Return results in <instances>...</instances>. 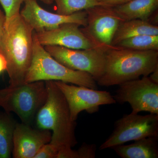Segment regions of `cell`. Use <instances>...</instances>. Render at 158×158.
<instances>
[{
    "instance_id": "cell-1",
    "label": "cell",
    "mask_w": 158,
    "mask_h": 158,
    "mask_svg": "<svg viewBox=\"0 0 158 158\" xmlns=\"http://www.w3.org/2000/svg\"><path fill=\"white\" fill-rule=\"evenodd\" d=\"M45 83L47 98L35 118L37 128L52 132L50 142L58 148L60 158L77 144L76 121L72 119L68 103L55 81Z\"/></svg>"
},
{
    "instance_id": "cell-2",
    "label": "cell",
    "mask_w": 158,
    "mask_h": 158,
    "mask_svg": "<svg viewBox=\"0 0 158 158\" xmlns=\"http://www.w3.org/2000/svg\"><path fill=\"white\" fill-rule=\"evenodd\" d=\"M34 33L20 14L6 21L1 53L7 61L10 87L25 83L33 57Z\"/></svg>"
},
{
    "instance_id": "cell-3",
    "label": "cell",
    "mask_w": 158,
    "mask_h": 158,
    "mask_svg": "<svg viewBox=\"0 0 158 158\" xmlns=\"http://www.w3.org/2000/svg\"><path fill=\"white\" fill-rule=\"evenodd\" d=\"M158 66V51H138L115 46L106 52L103 74L96 81L102 87L147 77Z\"/></svg>"
},
{
    "instance_id": "cell-4",
    "label": "cell",
    "mask_w": 158,
    "mask_h": 158,
    "mask_svg": "<svg viewBox=\"0 0 158 158\" xmlns=\"http://www.w3.org/2000/svg\"><path fill=\"white\" fill-rule=\"evenodd\" d=\"M33 39V57L25 83L59 81L98 90L96 81L90 74L70 69L53 58L37 41L34 31Z\"/></svg>"
},
{
    "instance_id": "cell-5",
    "label": "cell",
    "mask_w": 158,
    "mask_h": 158,
    "mask_svg": "<svg viewBox=\"0 0 158 158\" xmlns=\"http://www.w3.org/2000/svg\"><path fill=\"white\" fill-rule=\"evenodd\" d=\"M47 98L44 81L24 83L0 89V107L16 114L22 123L31 124Z\"/></svg>"
},
{
    "instance_id": "cell-6",
    "label": "cell",
    "mask_w": 158,
    "mask_h": 158,
    "mask_svg": "<svg viewBox=\"0 0 158 158\" xmlns=\"http://www.w3.org/2000/svg\"><path fill=\"white\" fill-rule=\"evenodd\" d=\"M87 23L81 28L85 36L96 48L105 52L115 46L112 45L116 30L124 21L113 7L98 6L85 10Z\"/></svg>"
},
{
    "instance_id": "cell-7",
    "label": "cell",
    "mask_w": 158,
    "mask_h": 158,
    "mask_svg": "<svg viewBox=\"0 0 158 158\" xmlns=\"http://www.w3.org/2000/svg\"><path fill=\"white\" fill-rule=\"evenodd\" d=\"M147 137H158V114L142 116L131 113L115 122L113 132L101 145L99 150Z\"/></svg>"
},
{
    "instance_id": "cell-8",
    "label": "cell",
    "mask_w": 158,
    "mask_h": 158,
    "mask_svg": "<svg viewBox=\"0 0 158 158\" xmlns=\"http://www.w3.org/2000/svg\"><path fill=\"white\" fill-rule=\"evenodd\" d=\"M53 58L66 67L90 74L97 81L104 72L106 52L100 49H76L56 45L44 46Z\"/></svg>"
},
{
    "instance_id": "cell-9",
    "label": "cell",
    "mask_w": 158,
    "mask_h": 158,
    "mask_svg": "<svg viewBox=\"0 0 158 158\" xmlns=\"http://www.w3.org/2000/svg\"><path fill=\"white\" fill-rule=\"evenodd\" d=\"M113 98L116 102H128L131 113L158 114V84L148 76L122 83Z\"/></svg>"
},
{
    "instance_id": "cell-10",
    "label": "cell",
    "mask_w": 158,
    "mask_h": 158,
    "mask_svg": "<svg viewBox=\"0 0 158 158\" xmlns=\"http://www.w3.org/2000/svg\"><path fill=\"white\" fill-rule=\"evenodd\" d=\"M55 82L66 99L73 121H76L79 113L82 111L92 114L98 111L100 106L116 103L113 96L108 91L69 85L59 81Z\"/></svg>"
},
{
    "instance_id": "cell-11",
    "label": "cell",
    "mask_w": 158,
    "mask_h": 158,
    "mask_svg": "<svg viewBox=\"0 0 158 158\" xmlns=\"http://www.w3.org/2000/svg\"><path fill=\"white\" fill-rule=\"evenodd\" d=\"M20 14L35 32L49 31L66 23H73L85 27L87 15L85 10L65 15L46 11L39 6L37 0H26Z\"/></svg>"
},
{
    "instance_id": "cell-12",
    "label": "cell",
    "mask_w": 158,
    "mask_h": 158,
    "mask_svg": "<svg viewBox=\"0 0 158 158\" xmlns=\"http://www.w3.org/2000/svg\"><path fill=\"white\" fill-rule=\"evenodd\" d=\"M73 23L63 24L52 30L35 32L37 41L42 45H56L76 49L96 48Z\"/></svg>"
},
{
    "instance_id": "cell-13",
    "label": "cell",
    "mask_w": 158,
    "mask_h": 158,
    "mask_svg": "<svg viewBox=\"0 0 158 158\" xmlns=\"http://www.w3.org/2000/svg\"><path fill=\"white\" fill-rule=\"evenodd\" d=\"M52 132L48 130L34 128L31 124L16 123L13 135L12 156L34 158L40 150L50 142Z\"/></svg>"
},
{
    "instance_id": "cell-14",
    "label": "cell",
    "mask_w": 158,
    "mask_h": 158,
    "mask_svg": "<svg viewBox=\"0 0 158 158\" xmlns=\"http://www.w3.org/2000/svg\"><path fill=\"white\" fill-rule=\"evenodd\" d=\"M158 137H147L135 141L132 144L111 148L122 158H158Z\"/></svg>"
},
{
    "instance_id": "cell-15",
    "label": "cell",
    "mask_w": 158,
    "mask_h": 158,
    "mask_svg": "<svg viewBox=\"0 0 158 158\" xmlns=\"http://www.w3.org/2000/svg\"><path fill=\"white\" fill-rule=\"evenodd\" d=\"M113 8L124 21L138 19L148 21L158 10V0H132Z\"/></svg>"
},
{
    "instance_id": "cell-16",
    "label": "cell",
    "mask_w": 158,
    "mask_h": 158,
    "mask_svg": "<svg viewBox=\"0 0 158 158\" xmlns=\"http://www.w3.org/2000/svg\"><path fill=\"white\" fill-rule=\"evenodd\" d=\"M143 34L158 35V26L152 25L147 21L141 19L124 21L120 23L116 30L112 45L116 46L125 39Z\"/></svg>"
},
{
    "instance_id": "cell-17",
    "label": "cell",
    "mask_w": 158,
    "mask_h": 158,
    "mask_svg": "<svg viewBox=\"0 0 158 158\" xmlns=\"http://www.w3.org/2000/svg\"><path fill=\"white\" fill-rule=\"evenodd\" d=\"M16 124L10 114L0 111V158H9L12 156Z\"/></svg>"
},
{
    "instance_id": "cell-18",
    "label": "cell",
    "mask_w": 158,
    "mask_h": 158,
    "mask_svg": "<svg viewBox=\"0 0 158 158\" xmlns=\"http://www.w3.org/2000/svg\"><path fill=\"white\" fill-rule=\"evenodd\" d=\"M116 46L138 51H158V35H137L122 40Z\"/></svg>"
},
{
    "instance_id": "cell-19",
    "label": "cell",
    "mask_w": 158,
    "mask_h": 158,
    "mask_svg": "<svg viewBox=\"0 0 158 158\" xmlns=\"http://www.w3.org/2000/svg\"><path fill=\"white\" fill-rule=\"evenodd\" d=\"M57 14L68 15L94 6H103L97 0H55Z\"/></svg>"
},
{
    "instance_id": "cell-20",
    "label": "cell",
    "mask_w": 158,
    "mask_h": 158,
    "mask_svg": "<svg viewBox=\"0 0 158 158\" xmlns=\"http://www.w3.org/2000/svg\"><path fill=\"white\" fill-rule=\"evenodd\" d=\"M26 0H0L6 16V21L20 14V9Z\"/></svg>"
},
{
    "instance_id": "cell-21",
    "label": "cell",
    "mask_w": 158,
    "mask_h": 158,
    "mask_svg": "<svg viewBox=\"0 0 158 158\" xmlns=\"http://www.w3.org/2000/svg\"><path fill=\"white\" fill-rule=\"evenodd\" d=\"M58 152L56 147L49 142L40 148L34 158H57Z\"/></svg>"
},
{
    "instance_id": "cell-22",
    "label": "cell",
    "mask_w": 158,
    "mask_h": 158,
    "mask_svg": "<svg viewBox=\"0 0 158 158\" xmlns=\"http://www.w3.org/2000/svg\"><path fill=\"white\" fill-rule=\"evenodd\" d=\"M96 151L95 144L84 143L77 152L79 158H94L95 157Z\"/></svg>"
},
{
    "instance_id": "cell-23",
    "label": "cell",
    "mask_w": 158,
    "mask_h": 158,
    "mask_svg": "<svg viewBox=\"0 0 158 158\" xmlns=\"http://www.w3.org/2000/svg\"><path fill=\"white\" fill-rule=\"evenodd\" d=\"M6 23V15L5 12L0 9V53L2 52V44Z\"/></svg>"
},
{
    "instance_id": "cell-24",
    "label": "cell",
    "mask_w": 158,
    "mask_h": 158,
    "mask_svg": "<svg viewBox=\"0 0 158 158\" xmlns=\"http://www.w3.org/2000/svg\"><path fill=\"white\" fill-rule=\"evenodd\" d=\"M103 6L115 7L129 2L132 0H97Z\"/></svg>"
},
{
    "instance_id": "cell-25",
    "label": "cell",
    "mask_w": 158,
    "mask_h": 158,
    "mask_svg": "<svg viewBox=\"0 0 158 158\" xmlns=\"http://www.w3.org/2000/svg\"><path fill=\"white\" fill-rule=\"evenodd\" d=\"M148 22L151 24L155 26H158V10H156L152 15L150 16L148 20Z\"/></svg>"
},
{
    "instance_id": "cell-26",
    "label": "cell",
    "mask_w": 158,
    "mask_h": 158,
    "mask_svg": "<svg viewBox=\"0 0 158 158\" xmlns=\"http://www.w3.org/2000/svg\"><path fill=\"white\" fill-rule=\"evenodd\" d=\"M7 67V61L5 56L0 53V74L6 71Z\"/></svg>"
},
{
    "instance_id": "cell-27",
    "label": "cell",
    "mask_w": 158,
    "mask_h": 158,
    "mask_svg": "<svg viewBox=\"0 0 158 158\" xmlns=\"http://www.w3.org/2000/svg\"><path fill=\"white\" fill-rule=\"evenodd\" d=\"M149 77L153 82L158 84V66L151 74L150 76Z\"/></svg>"
},
{
    "instance_id": "cell-28",
    "label": "cell",
    "mask_w": 158,
    "mask_h": 158,
    "mask_svg": "<svg viewBox=\"0 0 158 158\" xmlns=\"http://www.w3.org/2000/svg\"><path fill=\"white\" fill-rule=\"evenodd\" d=\"M39 1H41L42 2L46 5H50L53 3L55 0H39Z\"/></svg>"
}]
</instances>
